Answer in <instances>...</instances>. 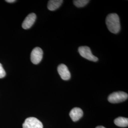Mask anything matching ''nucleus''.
Listing matches in <instances>:
<instances>
[{"instance_id": "obj_1", "label": "nucleus", "mask_w": 128, "mask_h": 128, "mask_svg": "<svg viewBox=\"0 0 128 128\" xmlns=\"http://www.w3.org/2000/svg\"><path fill=\"white\" fill-rule=\"evenodd\" d=\"M106 24L110 32L117 34L120 30L119 16L116 14H109L106 18Z\"/></svg>"}, {"instance_id": "obj_2", "label": "nucleus", "mask_w": 128, "mask_h": 128, "mask_svg": "<svg viewBox=\"0 0 128 128\" xmlns=\"http://www.w3.org/2000/svg\"><path fill=\"white\" fill-rule=\"evenodd\" d=\"M128 98V94L124 92H114L111 94L108 98V101L112 104H117L126 100Z\"/></svg>"}, {"instance_id": "obj_3", "label": "nucleus", "mask_w": 128, "mask_h": 128, "mask_svg": "<svg viewBox=\"0 0 128 128\" xmlns=\"http://www.w3.org/2000/svg\"><path fill=\"white\" fill-rule=\"evenodd\" d=\"M78 52L84 58L93 62H96L98 60V58L92 55L91 49L87 46H82L78 48Z\"/></svg>"}, {"instance_id": "obj_4", "label": "nucleus", "mask_w": 128, "mask_h": 128, "mask_svg": "<svg viewBox=\"0 0 128 128\" xmlns=\"http://www.w3.org/2000/svg\"><path fill=\"white\" fill-rule=\"evenodd\" d=\"M23 128H43V124L35 117H29L25 120L22 124Z\"/></svg>"}, {"instance_id": "obj_5", "label": "nucleus", "mask_w": 128, "mask_h": 128, "mask_svg": "<svg viewBox=\"0 0 128 128\" xmlns=\"http://www.w3.org/2000/svg\"><path fill=\"white\" fill-rule=\"evenodd\" d=\"M43 52L42 49L39 47L34 48L30 54V60L32 63L35 64H39L43 58Z\"/></svg>"}, {"instance_id": "obj_6", "label": "nucleus", "mask_w": 128, "mask_h": 128, "mask_svg": "<svg viewBox=\"0 0 128 128\" xmlns=\"http://www.w3.org/2000/svg\"><path fill=\"white\" fill-rule=\"evenodd\" d=\"M58 71L61 78L64 80H68L71 78V74L68 68L64 64H60L58 67Z\"/></svg>"}, {"instance_id": "obj_7", "label": "nucleus", "mask_w": 128, "mask_h": 128, "mask_svg": "<svg viewBox=\"0 0 128 128\" xmlns=\"http://www.w3.org/2000/svg\"><path fill=\"white\" fill-rule=\"evenodd\" d=\"M36 17V15L34 13L28 14L24 20L22 24V27L25 30L30 28L35 22Z\"/></svg>"}, {"instance_id": "obj_8", "label": "nucleus", "mask_w": 128, "mask_h": 128, "mask_svg": "<svg viewBox=\"0 0 128 128\" xmlns=\"http://www.w3.org/2000/svg\"><path fill=\"white\" fill-rule=\"evenodd\" d=\"M69 115L73 122H76L82 117L83 111L81 109L76 107L70 111Z\"/></svg>"}, {"instance_id": "obj_9", "label": "nucleus", "mask_w": 128, "mask_h": 128, "mask_svg": "<svg viewBox=\"0 0 128 128\" xmlns=\"http://www.w3.org/2000/svg\"><path fill=\"white\" fill-rule=\"evenodd\" d=\"M63 2L62 0H50L48 2V8L51 11L58 9Z\"/></svg>"}, {"instance_id": "obj_10", "label": "nucleus", "mask_w": 128, "mask_h": 128, "mask_svg": "<svg viewBox=\"0 0 128 128\" xmlns=\"http://www.w3.org/2000/svg\"><path fill=\"white\" fill-rule=\"evenodd\" d=\"M114 124L120 127H126L128 126V119L122 117H119L115 119Z\"/></svg>"}, {"instance_id": "obj_11", "label": "nucleus", "mask_w": 128, "mask_h": 128, "mask_svg": "<svg viewBox=\"0 0 128 128\" xmlns=\"http://www.w3.org/2000/svg\"><path fill=\"white\" fill-rule=\"evenodd\" d=\"M90 0H74L73 1L74 5L78 8H81L87 5Z\"/></svg>"}, {"instance_id": "obj_12", "label": "nucleus", "mask_w": 128, "mask_h": 128, "mask_svg": "<svg viewBox=\"0 0 128 128\" xmlns=\"http://www.w3.org/2000/svg\"><path fill=\"white\" fill-rule=\"evenodd\" d=\"M5 76L6 72L4 69L3 68L2 64L0 63V78H4Z\"/></svg>"}, {"instance_id": "obj_13", "label": "nucleus", "mask_w": 128, "mask_h": 128, "mask_svg": "<svg viewBox=\"0 0 128 128\" xmlns=\"http://www.w3.org/2000/svg\"><path fill=\"white\" fill-rule=\"evenodd\" d=\"M6 2H9V3H12V2H16V0H6Z\"/></svg>"}, {"instance_id": "obj_14", "label": "nucleus", "mask_w": 128, "mask_h": 128, "mask_svg": "<svg viewBox=\"0 0 128 128\" xmlns=\"http://www.w3.org/2000/svg\"><path fill=\"white\" fill-rule=\"evenodd\" d=\"M96 128H105V127H103V126H98V127H97Z\"/></svg>"}]
</instances>
